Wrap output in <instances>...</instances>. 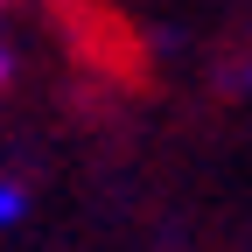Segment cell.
<instances>
[{
	"label": "cell",
	"mask_w": 252,
	"mask_h": 252,
	"mask_svg": "<svg viewBox=\"0 0 252 252\" xmlns=\"http://www.w3.org/2000/svg\"><path fill=\"white\" fill-rule=\"evenodd\" d=\"M21 203H28V196H21V182H0V224H14Z\"/></svg>",
	"instance_id": "1"
},
{
	"label": "cell",
	"mask_w": 252,
	"mask_h": 252,
	"mask_svg": "<svg viewBox=\"0 0 252 252\" xmlns=\"http://www.w3.org/2000/svg\"><path fill=\"white\" fill-rule=\"evenodd\" d=\"M7 77H14V63H7V49H0V91H7Z\"/></svg>",
	"instance_id": "2"
}]
</instances>
